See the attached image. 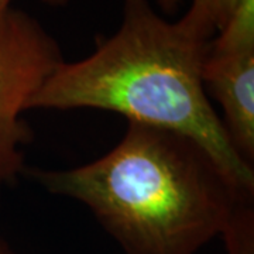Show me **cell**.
Wrapping results in <instances>:
<instances>
[{
    "mask_svg": "<svg viewBox=\"0 0 254 254\" xmlns=\"http://www.w3.org/2000/svg\"><path fill=\"white\" fill-rule=\"evenodd\" d=\"M212 40L182 18L168 21L150 0H125L113 36L79 61H64L30 110L96 109L127 123L170 130L208 153L240 193L253 198L254 171L230 143L202 81Z\"/></svg>",
    "mask_w": 254,
    "mask_h": 254,
    "instance_id": "6da1fadb",
    "label": "cell"
},
{
    "mask_svg": "<svg viewBox=\"0 0 254 254\" xmlns=\"http://www.w3.org/2000/svg\"><path fill=\"white\" fill-rule=\"evenodd\" d=\"M28 175L86 206L126 254H196L252 200L198 143L138 123H127L118 144L91 163Z\"/></svg>",
    "mask_w": 254,
    "mask_h": 254,
    "instance_id": "7a4b0ae2",
    "label": "cell"
},
{
    "mask_svg": "<svg viewBox=\"0 0 254 254\" xmlns=\"http://www.w3.org/2000/svg\"><path fill=\"white\" fill-rule=\"evenodd\" d=\"M64 61L57 40L33 16L0 10V190L26 171L23 147L31 136L21 115Z\"/></svg>",
    "mask_w": 254,
    "mask_h": 254,
    "instance_id": "3957f363",
    "label": "cell"
},
{
    "mask_svg": "<svg viewBox=\"0 0 254 254\" xmlns=\"http://www.w3.org/2000/svg\"><path fill=\"white\" fill-rule=\"evenodd\" d=\"M202 81L218 102L230 143L239 155L254 160V47L222 50L209 44Z\"/></svg>",
    "mask_w": 254,
    "mask_h": 254,
    "instance_id": "277c9868",
    "label": "cell"
},
{
    "mask_svg": "<svg viewBox=\"0 0 254 254\" xmlns=\"http://www.w3.org/2000/svg\"><path fill=\"white\" fill-rule=\"evenodd\" d=\"M237 0H190L182 20L202 37L212 40L236 7Z\"/></svg>",
    "mask_w": 254,
    "mask_h": 254,
    "instance_id": "5b68a950",
    "label": "cell"
},
{
    "mask_svg": "<svg viewBox=\"0 0 254 254\" xmlns=\"http://www.w3.org/2000/svg\"><path fill=\"white\" fill-rule=\"evenodd\" d=\"M220 237L226 254H254V210L252 200H243L235 209Z\"/></svg>",
    "mask_w": 254,
    "mask_h": 254,
    "instance_id": "8992f818",
    "label": "cell"
},
{
    "mask_svg": "<svg viewBox=\"0 0 254 254\" xmlns=\"http://www.w3.org/2000/svg\"><path fill=\"white\" fill-rule=\"evenodd\" d=\"M43 1L47 3V4H51V6H61V4L68 3L69 0H43ZM155 1L161 7L164 13H174L175 10L178 9L181 0H155Z\"/></svg>",
    "mask_w": 254,
    "mask_h": 254,
    "instance_id": "52a82bcc",
    "label": "cell"
},
{
    "mask_svg": "<svg viewBox=\"0 0 254 254\" xmlns=\"http://www.w3.org/2000/svg\"><path fill=\"white\" fill-rule=\"evenodd\" d=\"M0 254H13L7 246L4 245L3 242H0Z\"/></svg>",
    "mask_w": 254,
    "mask_h": 254,
    "instance_id": "ba28073f",
    "label": "cell"
},
{
    "mask_svg": "<svg viewBox=\"0 0 254 254\" xmlns=\"http://www.w3.org/2000/svg\"><path fill=\"white\" fill-rule=\"evenodd\" d=\"M11 1H13V0H0V10L10 7V6H11Z\"/></svg>",
    "mask_w": 254,
    "mask_h": 254,
    "instance_id": "9c48e42d",
    "label": "cell"
}]
</instances>
